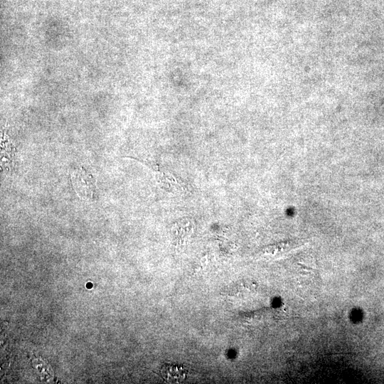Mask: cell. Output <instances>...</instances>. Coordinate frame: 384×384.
Here are the masks:
<instances>
[{
    "mask_svg": "<svg viewBox=\"0 0 384 384\" xmlns=\"http://www.w3.org/2000/svg\"><path fill=\"white\" fill-rule=\"evenodd\" d=\"M138 161L146 164L151 169L158 185L164 191L173 195H181L187 192L186 184L175 174L161 168L158 164L153 161H143L142 159Z\"/></svg>",
    "mask_w": 384,
    "mask_h": 384,
    "instance_id": "6da1fadb",
    "label": "cell"
},
{
    "mask_svg": "<svg viewBox=\"0 0 384 384\" xmlns=\"http://www.w3.org/2000/svg\"><path fill=\"white\" fill-rule=\"evenodd\" d=\"M72 183L79 196L87 200L94 198L95 180L92 176L83 168L78 169L73 172Z\"/></svg>",
    "mask_w": 384,
    "mask_h": 384,
    "instance_id": "7a4b0ae2",
    "label": "cell"
},
{
    "mask_svg": "<svg viewBox=\"0 0 384 384\" xmlns=\"http://www.w3.org/2000/svg\"><path fill=\"white\" fill-rule=\"evenodd\" d=\"M162 374L166 380L176 383L185 379L186 370L181 365L168 364L163 368Z\"/></svg>",
    "mask_w": 384,
    "mask_h": 384,
    "instance_id": "3957f363",
    "label": "cell"
},
{
    "mask_svg": "<svg viewBox=\"0 0 384 384\" xmlns=\"http://www.w3.org/2000/svg\"><path fill=\"white\" fill-rule=\"evenodd\" d=\"M193 228V223L191 219L183 218L179 220L174 224V237L178 240L184 238L191 235Z\"/></svg>",
    "mask_w": 384,
    "mask_h": 384,
    "instance_id": "277c9868",
    "label": "cell"
}]
</instances>
